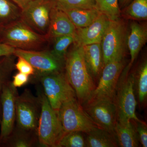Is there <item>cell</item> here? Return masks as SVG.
<instances>
[{"label": "cell", "mask_w": 147, "mask_h": 147, "mask_svg": "<svg viewBox=\"0 0 147 147\" xmlns=\"http://www.w3.org/2000/svg\"><path fill=\"white\" fill-rule=\"evenodd\" d=\"M65 68L69 82L83 105L89 100L95 87L92 76L86 63L82 46L76 45L66 56Z\"/></svg>", "instance_id": "6da1fadb"}, {"label": "cell", "mask_w": 147, "mask_h": 147, "mask_svg": "<svg viewBox=\"0 0 147 147\" xmlns=\"http://www.w3.org/2000/svg\"><path fill=\"white\" fill-rule=\"evenodd\" d=\"M47 36L38 33L22 20L0 27V42L15 49L35 50L45 42Z\"/></svg>", "instance_id": "7a4b0ae2"}, {"label": "cell", "mask_w": 147, "mask_h": 147, "mask_svg": "<svg viewBox=\"0 0 147 147\" xmlns=\"http://www.w3.org/2000/svg\"><path fill=\"white\" fill-rule=\"evenodd\" d=\"M131 66L124 67L119 78L114 101L117 108V121L133 120L145 123L137 117L136 114L137 101L134 93L133 74H129Z\"/></svg>", "instance_id": "3957f363"}, {"label": "cell", "mask_w": 147, "mask_h": 147, "mask_svg": "<svg viewBox=\"0 0 147 147\" xmlns=\"http://www.w3.org/2000/svg\"><path fill=\"white\" fill-rule=\"evenodd\" d=\"M32 80L40 82L43 92L53 110L58 113L63 103L76 97V94L63 71L46 74H35Z\"/></svg>", "instance_id": "277c9868"}, {"label": "cell", "mask_w": 147, "mask_h": 147, "mask_svg": "<svg viewBox=\"0 0 147 147\" xmlns=\"http://www.w3.org/2000/svg\"><path fill=\"white\" fill-rule=\"evenodd\" d=\"M38 90L42 102L37 128L39 146L57 147L64 135L58 113L52 108L43 91L40 89Z\"/></svg>", "instance_id": "5b68a950"}, {"label": "cell", "mask_w": 147, "mask_h": 147, "mask_svg": "<svg viewBox=\"0 0 147 147\" xmlns=\"http://www.w3.org/2000/svg\"><path fill=\"white\" fill-rule=\"evenodd\" d=\"M41 107L39 92H38L37 96H35L30 90L25 89L16 98L15 126L24 130L37 132Z\"/></svg>", "instance_id": "8992f818"}, {"label": "cell", "mask_w": 147, "mask_h": 147, "mask_svg": "<svg viewBox=\"0 0 147 147\" xmlns=\"http://www.w3.org/2000/svg\"><path fill=\"white\" fill-rule=\"evenodd\" d=\"M58 115L64 134L73 131L86 133L97 127L85 112L76 97L64 102L58 111Z\"/></svg>", "instance_id": "52a82bcc"}, {"label": "cell", "mask_w": 147, "mask_h": 147, "mask_svg": "<svg viewBox=\"0 0 147 147\" xmlns=\"http://www.w3.org/2000/svg\"><path fill=\"white\" fill-rule=\"evenodd\" d=\"M125 42L124 24L119 19L110 21L100 42L103 66L108 63L123 60Z\"/></svg>", "instance_id": "ba28073f"}, {"label": "cell", "mask_w": 147, "mask_h": 147, "mask_svg": "<svg viewBox=\"0 0 147 147\" xmlns=\"http://www.w3.org/2000/svg\"><path fill=\"white\" fill-rule=\"evenodd\" d=\"M84 105L85 112L96 126L115 134L117 111L114 100L94 98L90 99Z\"/></svg>", "instance_id": "9c48e42d"}, {"label": "cell", "mask_w": 147, "mask_h": 147, "mask_svg": "<svg viewBox=\"0 0 147 147\" xmlns=\"http://www.w3.org/2000/svg\"><path fill=\"white\" fill-rule=\"evenodd\" d=\"M18 95L17 88L11 81L4 86L1 96L2 115L0 132V147L12 133L16 123V102Z\"/></svg>", "instance_id": "30bf717a"}, {"label": "cell", "mask_w": 147, "mask_h": 147, "mask_svg": "<svg viewBox=\"0 0 147 147\" xmlns=\"http://www.w3.org/2000/svg\"><path fill=\"white\" fill-rule=\"evenodd\" d=\"M13 55L28 61L35 70V74H46L63 71L65 62L57 59L50 51L15 49Z\"/></svg>", "instance_id": "8fae6325"}, {"label": "cell", "mask_w": 147, "mask_h": 147, "mask_svg": "<svg viewBox=\"0 0 147 147\" xmlns=\"http://www.w3.org/2000/svg\"><path fill=\"white\" fill-rule=\"evenodd\" d=\"M54 5L53 1L34 0L22 11V20L33 30L42 34H47L50 13Z\"/></svg>", "instance_id": "7c38bea8"}, {"label": "cell", "mask_w": 147, "mask_h": 147, "mask_svg": "<svg viewBox=\"0 0 147 147\" xmlns=\"http://www.w3.org/2000/svg\"><path fill=\"white\" fill-rule=\"evenodd\" d=\"M124 65L123 60L114 61L105 65L97 86L93 92L89 100L104 98L114 100L117 84Z\"/></svg>", "instance_id": "4fadbf2b"}, {"label": "cell", "mask_w": 147, "mask_h": 147, "mask_svg": "<svg viewBox=\"0 0 147 147\" xmlns=\"http://www.w3.org/2000/svg\"><path fill=\"white\" fill-rule=\"evenodd\" d=\"M110 21L105 15L100 13L89 26L76 28L74 43L79 46L100 43Z\"/></svg>", "instance_id": "5bb4252c"}, {"label": "cell", "mask_w": 147, "mask_h": 147, "mask_svg": "<svg viewBox=\"0 0 147 147\" xmlns=\"http://www.w3.org/2000/svg\"><path fill=\"white\" fill-rule=\"evenodd\" d=\"M76 31V27L65 12L54 5L50 13L48 36L55 38L61 36L74 35Z\"/></svg>", "instance_id": "9a60e30c"}, {"label": "cell", "mask_w": 147, "mask_h": 147, "mask_svg": "<svg viewBox=\"0 0 147 147\" xmlns=\"http://www.w3.org/2000/svg\"><path fill=\"white\" fill-rule=\"evenodd\" d=\"M39 146L37 131H28L15 125L1 147H33Z\"/></svg>", "instance_id": "2e32d148"}, {"label": "cell", "mask_w": 147, "mask_h": 147, "mask_svg": "<svg viewBox=\"0 0 147 147\" xmlns=\"http://www.w3.org/2000/svg\"><path fill=\"white\" fill-rule=\"evenodd\" d=\"M147 40V30L136 22H133L130 26V32L127 40V45L131 60L129 64L131 66Z\"/></svg>", "instance_id": "e0dca14e"}, {"label": "cell", "mask_w": 147, "mask_h": 147, "mask_svg": "<svg viewBox=\"0 0 147 147\" xmlns=\"http://www.w3.org/2000/svg\"><path fill=\"white\" fill-rule=\"evenodd\" d=\"M115 134L119 146H139V139L135 127L132 121H117L115 128Z\"/></svg>", "instance_id": "ac0fdd59"}, {"label": "cell", "mask_w": 147, "mask_h": 147, "mask_svg": "<svg viewBox=\"0 0 147 147\" xmlns=\"http://www.w3.org/2000/svg\"><path fill=\"white\" fill-rule=\"evenodd\" d=\"M86 63L92 76L96 78L101 71L103 64L100 43L82 46Z\"/></svg>", "instance_id": "d6986e66"}, {"label": "cell", "mask_w": 147, "mask_h": 147, "mask_svg": "<svg viewBox=\"0 0 147 147\" xmlns=\"http://www.w3.org/2000/svg\"><path fill=\"white\" fill-rule=\"evenodd\" d=\"M86 146L88 147H116L119 145L115 135L98 127L86 133Z\"/></svg>", "instance_id": "ffe728a7"}, {"label": "cell", "mask_w": 147, "mask_h": 147, "mask_svg": "<svg viewBox=\"0 0 147 147\" xmlns=\"http://www.w3.org/2000/svg\"><path fill=\"white\" fill-rule=\"evenodd\" d=\"M63 11L68 16L76 28H85L89 26L101 13L96 9H74Z\"/></svg>", "instance_id": "44dd1931"}, {"label": "cell", "mask_w": 147, "mask_h": 147, "mask_svg": "<svg viewBox=\"0 0 147 147\" xmlns=\"http://www.w3.org/2000/svg\"><path fill=\"white\" fill-rule=\"evenodd\" d=\"M134 87L136 86L138 98L143 103L147 96V63L145 61L140 66L136 74H133Z\"/></svg>", "instance_id": "7402d4cb"}, {"label": "cell", "mask_w": 147, "mask_h": 147, "mask_svg": "<svg viewBox=\"0 0 147 147\" xmlns=\"http://www.w3.org/2000/svg\"><path fill=\"white\" fill-rule=\"evenodd\" d=\"M13 55L0 58V122L1 119V96L4 86L11 81V73L15 68Z\"/></svg>", "instance_id": "603a6c76"}, {"label": "cell", "mask_w": 147, "mask_h": 147, "mask_svg": "<svg viewBox=\"0 0 147 147\" xmlns=\"http://www.w3.org/2000/svg\"><path fill=\"white\" fill-rule=\"evenodd\" d=\"M96 8L110 21L119 19L120 11L118 0H94Z\"/></svg>", "instance_id": "cb8c5ba5"}, {"label": "cell", "mask_w": 147, "mask_h": 147, "mask_svg": "<svg viewBox=\"0 0 147 147\" xmlns=\"http://www.w3.org/2000/svg\"><path fill=\"white\" fill-rule=\"evenodd\" d=\"M55 39L53 50L50 52L58 59L65 62L67 49L75 40L74 35L57 36Z\"/></svg>", "instance_id": "d4e9b609"}, {"label": "cell", "mask_w": 147, "mask_h": 147, "mask_svg": "<svg viewBox=\"0 0 147 147\" xmlns=\"http://www.w3.org/2000/svg\"><path fill=\"white\" fill-rule=\"evenodd\" d=\"M55 6L62 10L74 9H96L94 0H53Z\"/></svg>", "instance_id": "484cf974"}, {"label": "cell", "mask_w": 147, "mask_h": 147, "mask_svg": "<svg viewBox=\"0 0 147 147\" xmlns=\"http://www.w3.org/2000/svg\"><path fill=\"white\" fill-rule=\"evenodd\" d=\"M127 16L137 20H146L147 0H133L125 11Z\"/></svg>", "instance_id": "4316f807"}, {"label": "cell", "mask_w": 147, "mask_h": 147, "mask_svg": "<svg viewBox=\"0 0 147 147\" xmlns=\"http://www.w3.org/2000/svg\"><path fill=\"white\" fill-rule=\"evenodd\" d=\"M86 140L82 132L73 131L66 133L62 137L57 147H85Z\"/></svg>", "instance_id": "83f0119b"}, {"label": "cell", "mask_w": 147, "mask_h": 147, "mask_svg": "<svg viewBox=\"0 0 147 147\" xmlns=\"http://www.w3.org/2000/svg\"><path fill=\"white\" fill-rule=\"evenodd\" d=\"M17 8L7 0H0V21L2 23L11 22L18 17Z\"/></svg>", "instance_id": "f1b7e54d"}, {"label": "cell", "mask_w": 147, "mask_h": 147, "mask_svg": "<svg viewBox=\"0 0 147 147\" xmlns=\"http://www.w3.org/2000/svg\"><path fill=\"white\" fill-rule=\"evenodd\" d=\"M17 63L15 64V68L21 73L27 74L29 76H33L35 73V70L28 62L24 58L18 57Z\"/></svg>", "instance_id": "f546056e"}, {"label": "cell", "mask_w": 147, "mask_h": 147, "mask_svg": "<svg viewBox=\"0 0 147 147\" xmlns=\"http://www.w3.org/2000/svg\"><path fill=\"white\" fill-rule=\"evenodd\" d=\"M135 123V127L137 131L138 139L142 146L147 147V129L146 123H141L132 120Z\"/></svg>", "instance_id": "4dcf8cb0"}, {"label": "cell", "mask_w": 147, "mask_h": 147, "mask_svg": "<svg viewBox=\"0 0 147 147\" xmlns=\"http://www.w3.org/2000/svg\"><path fill=\"white\" fill-rule=\"evenodd\" d=\"M30 80V76L19 72L13 76V81L11 82L13 86L17 88L23 86L28 84Z\"/></svg>", "instance_id": "1f68e13d"}, {"label": "cell", "mask_w": 147, "mask_h": 147, "mask_svg": "<svg viewBox=\"0 0 147 147\" xmlns=\"http://www.w3.org/2000/svg\"><path fill=\"white\" fill-rule=\"evenodd\" d=\"M15 50L14 47L0 42V58L13 55Z\"/></svg>", "instance_id": "d6a6232c"}, {"label": "cell", "mask_w": 147, "mask_h": 147, "mask_svg": "<svg viewBox=\"0 0 147 147\" xmlns=\"http://www.w3.org/2000/svg\"><path fill=\"white\" fill-rule=\"evenodd\" d=\"M16 3L18 6L21 9L22 11L24 10L34 0H12Z\"/></svg>", "instance_id": "836d02e7"}, {"label": "cell", "mask_w": 147, "mask_h": 147, "mask_svg": "<svg viewBox=\"0 0 147 147\" xmlns=\"http://www.w3.org/2000/svg\"><path fill=\"white\" fill-rule=\"evenodd\" d=\"M129 0H120V1L121 3L123 5L125 3L127 2Z\"/></svg>", "instance_id": "e575fe53"}]
</instances>
